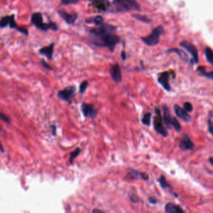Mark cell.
Here are the masks:
<instances>
[{"mask_svg":"<svg viewBox=\"0 0 213 213\" xmlns=\"http://www.w3.org/2000/svg\"><path fill=\"white\" fill-rule=\"evenodd\" d=\"M209 161L210 163L212 164V165H213V157H211L209 159Z\"/></svg>","mask_w":213,"mask_h":213,"instance_id":"obj_42","label":"cell"},{"mask_svg":"<svg viewBox=\"0 0 213 213\" xmlns=\"http://www.w3.org/2000/svg\"><path fill=\"white\" fill-rule=\"evenodd\" d=\"M205 53L208 62L213 66V50L210 47H206Z\"/></svg>","mask_w":213,"mask_h":213,"instance_id":"obj_22","label":"cell"},{"mask_svg":"<svg viewBox=\"0 0 213 213\" xmlns=\"http://www.w3.org/2000/svg\"><path fill=\"white\" fill-rule=\"evenodd\" d=\"M17 30H18V31H19L20 33H21L22 34H25V35H27L28 34V31H27V30L26 29H25V28H23V27H17Z\"/></svg>","mask_w":213,"mask_h":213,"instance_id":"obj_35","label":"cell"},{"mask_svg":"<svg viewBox=\"0 0 213 213\" xmlns=\"http://www.w3.org/2000/svg\"><path fill=\"white\" fill-rule=\"evenodd\" d=\"M104 19L101 16H97L92 18V22L97 26H100L103 24Z\"/></svg>","mask_w":213,"mask_h":213,"instance_id":"obj_27","label":"cell"},{"mask_svg":"<svg viewBox=\"0 0 213 213\" xmlns=\"http://www.w3.org/2000/svg\"><path fill=\"white\" fill-rule=\"evenodd\" d=\"M198 70L201 73V76H204L208 79L213 80V71H210V72H207L205 70V67L203 66H201L198 68Z\"/></svg>","mask_w":213,"mask_h":213,"instance_id":"obj_20","label":"cell"},{"mask_svg":"<svg viewBox=\"0 0 213 213\" xmlns=\"http://www.w3.org/2000/svg\"><path fill=\"white\" fill-rule=\"evenodd\" d=\"M110 74L111 79L115 83H119L122 80L120 67L118 64H115L111 66L110 69Z\"/></svg>","mask_w":213,"mask_h":213,"instance_id":"obj_11","label":"cell"},{"mask_svg":"<svg viewBox=\"0 0 213 213\" xmlns=\"http://www.w3.org/2000/svg\"><path fill=\"white\" fill-rule=\"evenodd\" d=\"M208 126L209 132L213 136V122L211 119H209L208 121Z\"/></svg>","mask_w":213,"mask_h":213,"instance_id":"obj_33","label":"cell"},{"mask_svg":"<svg viewBox=\"0 0 213 213\" xmlns=\"http://www.w3.org/2000/svg\"><path fill=\"white\" fill-rule=\"evenodd\" d=\"M117 28L109 24H102L97 28L90 31V41L97 47H107L110 51L114 50L118 43L120 37L115 34Z\"/></svg>","mask_w":213,"mask_h":213,"instance_id":"obj_1","label":"cell"},{"mask_svg":"<svg viewBox=\"0 0 213 213\" xmlns=\"http://www.w3.org/2000/svg\"><path fill=\"white\" fill-rule=\"evenodd\" d=\"M156 115L153 119V127L155 131L158 134L164 137H166L168 135V132L166 128L164 127L163 124V118L161 117L160 110L156 107L155 108Z\"/></svg>","mask_w":213,"mask_h":213,"instance_id":"obj_5","label":"cell"},{"mask_svg":"<svg viewBox=\"0 0 213 213\" xmlns=\"http://www.w3.org/2000/svg\"><path fill=\"white\" fill-rule=\"evenodd\" d=\"M158 181L160 182L161 186L163 188H168L169 186V185H168V183L165 179V177L164 176H161V177L158 179Z\"/></svg>","mask_w":213,"mask_h":213,"instance_id":"obj_28","label":"cell"},{"mask_svg":"<svg viewBox=\"0 0 213 213\" xmlns=\"http://www.w3.org/2000/svg\"><path fill=\"white\" fill-rule=\"evenodd\" d=\"M164 33V29L163 26H159L155 27L151 33L146 36L141 37V39L142 40L145 44L149 46H155L157 45L160 41V36L162 35Z\"/></svg>","mask_w":213,"mask_h":213,"instance_id":"obj_3","label":"cell"},{"mask_svg":"<svg viewBox=\"0 0 213 213\" xmlns=\"http://www.w3.org/2000/svg\"><path fill=\"white\" fill-rule=\"evenodd\" d=\"M151 114L150 112L145 113L142 117L141 121L143 125L146 126L151 125Z\"/></svg>","mask_w":213,"mask_h":213,"instance_id":"obj_21","label":"cell"},{"mask_svg":"<svg viewBox=\"0 0 213 213\" xmlns=\"http://www.w3.org/2000/svg\"><path fill=\"white\" fill-rule=\"evenodd\" d=\"M40 63H41V64L43 65V66L44 68H46V69H48V70H53V68L51 67V66H49V65L44 60L42 59L41 60H40Z\"/></svg>","mask_w":213,"mask_h":213,"instance_id":"obj_34","label":"cell"},{"mask_svg":"<svg viewBox=\"0 0 213 213\" xmlns=\"http://www.w3.org/2000/svg\"><path fill=\"white\" fill-rule=\"evenodd\" d=\"M79 0H61V3L63 5H69L70 4H76Z\"/></svg>","mask_w":213,"mask_h":213,"instance_id":"obj_32","label":"cell"},{"mask_svg":"<svg viewBox=\"0 0 213 213\" xmlns=\"http://www.w3.org/2000/svg\"><path fill=\"white\" fill-rule=\"evenodd\" d=\"M92 213H105V212H104V211H101V210H100V209H94L93 210Z\"/></svg>","mask_w":213,"mask_h":213,"instance_id":"obj_39","label":"cell"},{"mask_svg":"<svg viewBox=\"0 0 213 213\" xmlns=\"http://www.w3.org/2000/svg\"><path fill=\"white\" fill-rule=\"evenodd\" d=\"M167 53H175L176 54H178L179 57L183 60V61L186 62V63H188L189 60V58L188 57V56L187 55V54L183 51V50H182L181 49H176V48H173V49H168L167 51Z\"/></svg>","mask_w":213,"mask_h":213,"instance_id":"obj_19","label":"cell"},{"mask_svg":"<svg viewBox=\"0 0 213 213\" xmlns=\"http://www.w3.org/2000/svg\"><path fill=\"white\" fill-rule=\"evenodd\" d=\"M80 151H81V150L80 148H77L74 151H73V152H71V153H70V163L72 164L73 163V161L74 160V159L76 158H77L79 155L80 154Z\"/></svg>","mask_w":213,"mask_h":213,"instance_id":"obj_23","label":"cell"},{"mask_svg":"<svg viewBox=\"0 0 213 213\" xmlns=\"http://www.w3.org/2000/svg\"><path fill=\"white\" fill-rule=\"evenodd\" d=\"M81 111L86 118H90L92 119L97 117L98 113L97 110L92 104L87 103H83L81 105Z\"/></svg>","mask_w":213,"mask_h":213,"instance_id":"obj_10","label":"cell"},{"mask_svg":"<svg viewBox=\"0 0 213 213\" xmlns=\"http://www.w3.org/2000/svg\"><path fill=\"white\" fill-rule=\"evenodd\" d=\"M54 44L52 43L49 46H45L39 50V54L46 56L48 59H52L54 53Z\"/></svg>","mask_w":213,"mask_h":213,"instance_id":"obj_16","label":"cell"},{"mask_svg":"<svg viewBox=\"0 0 213 213\" xmlns=\"http://www.w3.org/2000/svg\"><path fill=\"white\" fill-rule=\"evenodd\" d=\"M92 6L100 11H106L110 6L108 0H94L92 3Z\"/></svg>","mask_w":213,"mask_h":213,"instance_id":"obj_14","label":"cell"},{"mask_svg":"<svg viewBox=\"0 0 213 213\" xmlns=\"http://www.w3.org/2000/svg\"><path fill=\"white\" fill-rule=\"evenodd\" d=\"M0 151L2 152V153H4L5 152V150H4V148L1 142H0Z\"/></svg>","mask_w":213,"mask_h":213,"instance_id":"obj_40","label":"cell"},{"mask_svg":"<svg viewBox=\"0 0 213 213\" xmlns=\"http://www.w3.org/2000/svg\"><path fill=\"white\" fill-rule=\"evenodd\" d=\"M121 57L124 60H126V59H127V54H126V53H125V52L124 51V50H123V51L121 53Z\"/></svg>","mask_w":213,"mask_h":213,"instance_id":"obj_38","label":"cell"},{"mask_svg":"<svg viewBox=\"0 0 213 213\" xmlns=\"http://www.w3.org/2000/svg\"><path fill=\"white\" fill-rule=\"evenodd\" d=\"M127 177L130 178V179H138L141 178L142 179L144 180H148V176L146 173H141L138 171L137 170H131L127 175Z\"/></svg>","mask_w":213,"mask_h":213,"instance_id":"obj_18","label":"cell"},{"mask_svg":"<svg viewBox=\"0 0 213 213\" xmlns=\"http://www.w3.org/2000/svg\"><path fill=\"white\" fill-rule=\"evenodd\" d=\"M179 147L183 151L191 150L194 148L195 144L188 135H184L179 141Z\"/></svg>","mask_w":213,"mask_h":213,"instance_id":"obj_12","label":"cell"},{"mask_svg":"<svg viewBox=\"0 0 213 213\" xmlns=\"http://www.w3.org/2000/svg\"><path fill=\"white\" fill-rule=\"evenodd\" d=\"M31 22L37 28L43 31H47L48 29H51L53 31L57 30V27L54 23H44L43 22V16L40 13H34L32 15Z\"/></svg>","mask_w":213,"mask_h":213,"instance_id":"obj_4","label":"cell"},{"mask_svg":"<svg viewBox=\"0 0 213 213\" xmlns=\"http://www.w3.org/2000/svg\"><path fill=\"white\" fill-rule=\"evenodd\" d=\"M150 202H151V203L155 204V203H156L157 201H156V199H154V198H150Z\"/></svg>","mask_w":213,"mask_h":213,"instance_id":"obj_41","label":"cell"},{"mask_svg":"<svg viewBox=\"0 0 213 213\" xmlns=\"http://www.w3.org/2000/svg\"><path fill=\"white\" fill-rule=\"evenodd\" d=\"M87 1H92V2H93V1H94V0H87Z\"/></svg>","mask_w":213,"mask_h":213,"instance_id":"obj_43","label":"cell"},{"mask_svg":"<svg viewBox=\"0 0 213 213\" xmlns=\"http://www.w3.org/2000/svg\"><path fill=\"white\" fill-rule=\"evenodd\" d=\"M187 112H191V111H192L193 110V107H192V105L189 102H186L184 104V108H183Z\"/></svg>","mask_w":213,"mask_h":213,"instance_id":"obj_30","label":"cell"},{"mask_svg":"<svg viewBox=\"0 0 213 213\" xmlns=\"http://www.w3.org/2000/svg\"><path fill=\"white\" fill-rule=\"evenodd\" d=\"M130 199L132 201L134 202H138V198H137V196L134 195H131L130 196Z\"/></svg>","mask_w":213,"mask_h":213,"instance_id":"obj_36","label":"cell"},{"mask_svg":"<svg viewBox=\"0 0 213 213\" xmlns=\"http://www.w3.org/2000/svg\"><path fill=\"white\" fill-rule=\"evenodd\" d=\"M172 77L173 78L175 77V74L173 72H169V71H165L161 73L158 77V83L163 87V89L168 91V92H170L171 91V87L169 83V79L170 77Z\"/></svg>","mask_w":213,"mask_h":213,"instance_id":"obj_7","label":"cell"},{"mask_svg":"<svg viewBox=\"0 0 213 213\" xmlns=\"http://www.w3.org/2000/svg\"><path fill=\"white\" fill-rule=\"evenodd\" d=\"M113 5L117 12L140 11V6L135 0H114Z\"/></svg>","mask_w":213,"mask_h":213,"instance_id":"obj_2","label":"cell"},{"mask_svg":"<svg viewBox=\"0 0 213 213\" xmlns=\"http://www.w3.org/2000/svg\"><path fill=\"white\" fill-rule=\"evenodd\" d=\"M10 21V16H6L3 17L1 21H0V27L3 28L6 27L9 24Z\"/></svg>","mask_w":213,"mask_h":213,"instance_id":"obj_24","label":"cell"},{"mask_svg":"<svg viewBox=\"0 0 213 213\" xmlns=\"http://www.w3.org/2000/svg\"><path fill=\"white\" fill-rule=\"evenodd\" d=\"M76 92V87L75 86H69L63 90H59L57 92V97L61 100L69 102L74 96Z\"/></svg>","mask_w":213,"mask_h":213,"instance_id":"obj_8","label":"cell"},{"mask_svg":"<svg viewBox=\"0 0 213 213\" xmlns=\"http://www.w3.org/2000/svg\"><path fill=\"white\" fill-rule=\"evenodd\" d=\"M58 13L69 24L74 23L77 18V13H69L64 10H60L58 11Z\"/></svg>","mask_w":213,"mask_h":213,"instance_id":"obj_15","label":"cell"},{"mask_svg":"<svg viewBox=\"0 0 213 213\" xmlns=\"http://www.w3.org/2000/svg\"><path fill=\"white\" fill-rule=\"evenodd\" d=\"M133 17L135 18V19H137V20H138V21H141V22H144V23H150L151 21L150 19L149 18H148L147 16H144V15H133Z\"/></svg>","mask_w":213,"mask_h":213,"instance_id":"obj_25","label":"cell"},{"mask_svg":"<svg viewBox=\"0 0 213 213\" xmlns=\"http://www.w3.org/2000/svg\"><path fill=\"white\" fill-rule=\"evenodd\" d=\"M9 27H11V29L13 28H17V26H16V23L15 21V15H13L11 16H10V21H9Z\"/></svg>","mask_w":213,"mask_h":213,"instance_id":"obj_29","label":"cell"},{"mask_svg":"<svg viewBox=\"0 0 213 213\" xmlns=\"http://www.w3.org/2000/svg\"><path fill=\"white\" fill-rule=\"evenodd\" d=\"M173 109L175 114L178 117L185 120V121H186V122H188V121H191V117L190 116V115H189V114L184 108H181L178 105H175L173 107Z\"/></svg>","mask_w":213,"mask_h":213,"instance_id":"obj_13","label":"cell"},{"mask_svg":"<svg viewBox=\"0 0 213 213\" xmlns=\"http://www.w3.org/2000/svg\"><path fill=\"white\" fill-rule=\"evenodd\" d=\"M0 119H1L2 121H3L4 122L9 124L11 123V120L10 118L5 114L3 113H0Z\"/></svg>","mask_w":213,"mask_h":213,"instance_id":"obj_31","label":"cell"},{"mask_svg":"<svg viewBox=\"0 0 213 213\" xmlns=\"http://www.w3.org/2000/svg\"><path fill=\"white\" fill-rule=\"evenodd\" d=\"M88 85H89V82H88V81L87 80H85L84 81V82H82V83H81L80 84V87H79V92L80 94H84L85 92H86V90L88 87Z\"/></svg>","mask_w":213,"mask_h":213,"instance_id":"obj_26","label":"cell"},{"mask_svg":"<svg viewBox=\"0 0 213 213\" xmlns=\"http://www.w3.org/2000/svg\"><path fill=\"white\" fill-rule=\"evenodd\" d=\"M50 128L52 129V135L53 136H56V130H57V128L56 125H51L50 126Z\"/></svg>","mask_w":213,"mask_h":213,"instance_id":"obj_37","label":"cell"},{"mask_svg":"<svg viewBox=\"0 0 213 213\" xmlns=\"http://www.w3.org/2000/svg\"><path fill=\"white\" fill-rule=\"evenodd\" d=\"M163 120L165 121V125L168 127H169V126H172L175 129L176 131L179 132V131L181 130V124H179L178 120L176 118L171 117L169 113V108L166 105H164L163 106Z\"/></svg>","mask_w":213,"mask_h":213,"instance_id":"obj_6","label":"cell"},{"mask_svg":"<svg viewBox=\"0 0 213 213\" xmlns=\"http://www.w3.org/2000/svg\"><path fill=\"white\" fill-rule=\"evenodd\" d=\"M165 211L167 213H185L184 211L178 205L173 202H168L165 206Z\"/></svg>","mask_w":213,"mask_h":213,"instance_id":"obj_17","label":"cell"},{"mask_svg":"<svg viewBox=\"0 0 213 213\" xmlns=\"http://www.w3.org/2000/svg\"><path fill=\"white\" fill-rule=\"evenodd\" d=\"M182 47L185 48L187 51L191 54L192 57V63L198 64L199 62V55L197 48L195 47L194 44H192L191 43L186 41V40H183L179 44Z\"/></svg>","mask_w":213,"mask_h":213,"instance_id":"obj_9","label":"cell"}]
</instances>
